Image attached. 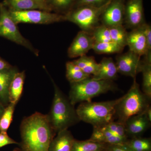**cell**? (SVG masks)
Segmentation results:
<instances>
[{"label":"cell","instance_id":"1","mask_svg":"<svg viewBox=\"0 0 151 151\" xmlns=\"http://www.w3.org/2000/svg\"><path fill=\"white\" fill-rule=\"evenodd\" d=\"M21 142L13 151H48L56 133L47 115L36 112L25 117L20 127Z\"/></svg>","mask_w":151,"mask_h":151},{"label":"cell","instance_id":"2","mask_svg":"<svg viewBox=\"0 0 151 151\" xmlns=\"http://www.w3.org/2000/svg\"><path fill=\"white\" fill-rule=\"evenodd\" d=\"M54 89V98L47 118L56 134L68 129L80 122L76 109L51 78Z\"/></svg>","mask_w":151,"mask_h":151},{"label":"cell","instance_id":"3","mask_svg":"<svg viewBox=\"0 0 151 151\" xmlns=\"http://www.w3.org/2000/svg\"><path fill=\"white\" fill-rule=\"evenodd\" d=\"M150 100L151 97L141 91L136 78H134L129 90L116 105L115 120L124 124L129 118L145 112L150 106Z\"/></svg>","mask_w":151,"mask_h":151},{"label":"cell","instance_id":"4","mask_svg":"<svg viewBox=\"0 0 151 151\" xmlns=\"http://www.w3.org/2000/svg\"><path fill=\"white\" fill-rule=\"evenodd\" d=\"M121 99L100 102L81 103L76 109L80 121L92 125L93 128H98L115 120V107Z\"/></svg>","mask_w":151,"mask_h":151},{"label":"cell","instance_id":"5","mask_svg":"<svg viewBox=\"0 0 151 151\" xmlns=\"http://www.w3.org/2000/svg\"><path fill=\"white\" fill-rule=\"evenodd\" d=\"M68 99L72 105L90 102L94 97L107 92L119 90L113 81L96 80L89 77L78 82L70 83Z\"/></svg>","mask_w":151,"mask_h":151},{"label":"cell","instance_id":"6","mask_svg":"<svg viewBox=\"0 0 151 151\" xmlns=\"http://www.w3.org/2000/svg\"><path fill=\"white\" fill-rule=\"evenodd\" d=\"M111 1L100 7L84 6L72 9L65 15L66 21L75 24L81 30L91 35L100 25L101 15Z\"/></svg>","mask_w":151,"mask_h":151},{"label":"cell","instance_id":"7","mask_svg":"<svg viewBox=\"0 0 151 151\" xmlns=\"http://www.w3.org/2000/svg\"><path fill=\"white\" fill-rule=\"evenodd\" d=\"M17 25L11 17L9 10L1 3L0 13V37L24 47L35 55L38 56V50L22 35Z\"/></svg>","mask_w":151,"mask_h":151},{"label":"cell","instance_id":"8","mask_svg":"<svg viewBox=\"0 0 151 151\" xmlns=\"http://www.w3.org/2000/svg\"><path fill=\"white\" fill-rule=\"evenodd\" d=\"M9 12L17 24L20 23L49 24L66 21L65 15L42 10L32 9L20 12L9 11Z\"/></svg>","mask_w":151,"mask_h":151},{"label":"cell","instance_id":"9","mask_svg":"<svg viewBox=\"0 0 151 151\" xmlns=\"http://www.w3.org/2000/svg\"><path fill=\"white\" fill-rule=\"evenodd\" d=\"M140 58L130 50L117 56L116 64L118 73L136 78L137 74L141 72L142 61Z\"/></svg>","mask_w":151,"mask_h":151},{"label":"cell","instance_id":"10","mask_svg":"<svg viewBox=\"0 0 151 151\" xmlns=\"http://www.w3.org/2000/svg\"><path fill=\"white\" fill-rule=\"evenodd\" d=\"M125 5L124 0H111L101 15L102 24L108 27L123 25Z\"/></svg>","mask_w":151,"mask_h":151},{"label":"cell","instance_id":"11","mask_svg":"<svg viewBox=\"0 0 151 151\" xmlns=\"http://www.w3.org/2000/svg\"><path fill=\"white\" fill-rule=\"evenodd\" d=\"M124 23L132 29L140 27L145 23L143 0H130L125 5Z\"/></svg>","mask_w":151,"mask_h":151},{"label":"cell","instance_id":"12","mask_svg":"<svg viewBox=\"0 0 151 151\" xmlns=\"http://www.w3.org/2000/svg\"><path fill=\"white\" fill-rule=\"evenodd\" d=\"M94 42L92 35L80 31L68 50V55L71 58L86 55L90 50L92 49Z\"/></svg>","mask_w":151,"mask_h":151},{"label":"cell","instance_id":"13","mask_svg":"<svg viewBox=\"0 0 151 151\" xmlns=\"http://www.w3.org/2000/svg\"><path fill=\"white\" fill-rule=\"evenodd\" d=\"M151 122L146 111L129 118L124 124L127 137L130 139L141 137L150 127Z\"/></svg>","mask_w":151,"mask_h":151},{"label":"cell","instance_id":"14","mask_svg":"<svg viewBox=\"0 0 151 151\" xmlns=\"http://www.w3.org/2000/svg\"><path fill=\"white\" fill-rule=\"evenodd\" d=\"M142 26L128 32L127 39L129 50L140 56L145 55L147 52V42Z\"/></svg>","mask_w":151,"mask_h":151},{"label":"cell","instance_id":"15","mask_svg":"<svg viewBox=\"0 0 151 151\" xmlns=\"http://www.w3.org/2000/svg\"><path fill=\"white\" fill-rule=\"evenodd\" d=\"M18 71L17 67L13 66L7 69L0 70V102L5 107L10 103V85L15 75Z\"/></svg>","mask_w":151,"mask_h":151},{"label":"cell","instance_id":"16","mask_svg":"<svg viewBox=\"0 0 151 151\" xmlns=\"http://www.w3.org/2000/svg\"><path fill=\"white\" fill-rule=\"evenodd\" d=\"M57 134L50 142L48 151H71L75 140L71 132L65 129Z\"/></svg>","mask_w":151,"mask_h":151},{"label":"cell","instance_id":"17","mask_svg":"<svg viewBox=\"0 0 151 151\" xmlns=\"http://www.w3.org/2000/svg\"><path fill=\"white\" fill-rule=\"evenodd\" d=\"M100 66L96 75L92 78L96 80H111L116 79L118 71L116 63L111 58H104L99 63Z\"/></svg>","mask_w":151,"mask_h":151},{"label":"cell","instance_id":"18","mask_svg":"<svg viewBox=\"0 0 151 151\" xmlns=\"http://www.w3.org/2000/svg\"><path fill=\"white\" fill-rule=\"evenodd\" d=\"M89 139L99 142L110 145L124 144L127 141L114 134L104 127L93 128L92 136Z\"/></svg>","mask_w":151,"mask_h":151},{"label":"cell","instance_id":"19","mask_svg":"<svg viewBox=\"0 0 151 151\" xmlns=\"http://www.w3.org/2000/svg\"><path fill=\"white\" fill-rule=\"evenodd\" d=\"M25 78V73L24 70L22 72L18 71L15 75L9 89V103L16 105L18 103L22 93Z\"/></svg>","mask_w":151,"mask_h":151},{"label":"cell","instance_id":"20","mask_svg":"<svg viewBox=\"0 0 151 151\" xmlns=\"http://www.w3.org/2000/svg\"><path fill=\"white\" fill-rule=\"evenodd\" d=\"M9 11L20 12L32 9L43 10L34 0H4L2 3Z\"/></svg>","mask_w":151,"mask_h":151},{"label":"cell","instance_id":"21","mask_svg":"<svg viewBox=\"0 0 151 151\" xmlns=\"http://www.w3.org/2000/svg\"><path fill=\"white\" fill-rule=\"evenodd\" d=\"M109 144L89 139L85 141L74 140L71 151H107Z\"/></svg>","mask_w":151,"mask_h":151},{"label":"cell","instance_id":"22","mask_svg":"<svg viewBox=\"0 0 151 151\" xmlns=\"http://www.w3.org/2000/svg\"><path fill=\"white\" fill-rule=\"evenodd\" d=\"M73 61L84 73L90 76L96 75L100 66L99 63L97 62L93 57L86 55L80 57Z\"/></svg>","mask_w":151,"mask_h":151},{"label":"cell","instance_id":"23","mask_svg":"<svg viewBox=\"0 0 151 151\" xmlns=\"http://www.w3.org/2000/svg\"><path fill=\"white\" fill-rule=\"evenodd\" d=\"M75 0H47V7L50 12L65 15L73 9Z\"/></svg>","mask_w":151,"mask_h":151},{"label":"cell","instance_id":"24","mask_svg":"<svg viewBox=\"0 0 151 151\" xmlns=\"http://www.w3.org/2000/svg\"><path fill=\"white\" fill-rule=\"evenodd\" d=\"M66 77L70 83L78 82L91 77L84 73L73 61H68L65 64Z\"/></svg>","mask_w":151,"mask_h":151},{"label":"cell","instance_id":"25","mask_svg":"<svg viewBox=\"0 0 151 151\" xmlns=\"http://www.w3.org/2000/svg\"><path fill=\"white\" fill-rule=\"evenodd\" d=\"M108 27L112 41L124 48L127 46L128 32L124 25H119Z\"/></svg>","mask_w":151,"mask_h":151},{"label":"cell","instance_id":"26","mask_svg":"<svg viewBox=\"0 0 151 151\" xmlns=\"http://www.w3.org/2000/svg\"><path fill=\"white\" fill-rule=\"evenodd\" d=\"M133 151H151V139L141 137L128 139L125 143Z\"/></svg>","mask_w":151,"mask_h":151},{"label":"cell","instance_id":"27","mask_svg":"<svg viewBox=\"0 0 151 151\" xmlns=\"http://www.w3.org/2000/svg\"><path fill=\"white\" fill-rule=\"evenodd\" d=\"M124 47L115 42H94L92 50L98 54H112L119 53L124 49Z\"/></svg>","mask_w":151,"mask_h":151},{"label":"cell","instance_id":"28","mask_svg":"<svg viewBox=\"0 0 151 151\" xmlns=\"http://www.w3.org/2000/svg\"><path fill=\"white\" fill-rule=\"evenodd\" d=\"M141 72L143 75L142 92L151 97V63L142 61Z\"/></svg>","mask_w":151,"mask_h":151},{"label":"cell","instance_id":"29","mask_svg":"<svg viewBox=\"0 0 151 151\" xmlns=\"http://www.w3.org/2000/svg\"><path fill=\"white\" fill-rule=\"evenodd\" d=\"M16 104L10 103L0 118V132H7L10 126Z\"/></svg>","mask_w":151,"mask_h":151},{"label":"cell","instance_id":"30","mask_svg":"<svg viewBox=\"0 0 151 151\" xmlns=\"http://www.w3.org/2000/svg\"><path fill=\"white\" fill-rule=\"evenodd\" d=\"M92 35L96 42H108L112 41L109 27L100 25L92 32Z\"/></svg>","mask_w":151,"mask_h":151},{"label":"cell","instance_id":"31","mask_svg":"<svg viewBox=\"0 0 151 151\" xmlns=\"http://www.w3.org/2000/svg\"><path fill=\"white\" fill-rule=\"evenodd\" d=\"M104 127L106 129L113 133V134L127 140L128 138L126 134L124 124L119 123L116 121H113L106 125Z\"/></svg>","mask_w":151,"mask_h":151},{"label":"cell","instance_id":"32","mask_svg":"<svg viewBox=\"0 0 151 151\" xmlns=\"http://www.w3.org/2000/svg\"><path fill=\"white\" fill-rule=\"evenodd\" d=\"M145 36L147 42V52L145 55L146 61L151 62V27L150 24L145 23L142 26Z\"/></svg>","mask_w":151,"mask_h":151},{"label":"cell","instance_id":"33","mask_svg":"<svg viewBox=\"0 0 151 151\" xmlns=\"http://www.w3.org/2000/svg\"><path fill=\"white\" fill-rule=\"evenodd\" d=\"M111 1V0H75L73 9L84 6H102Z\"/></svg>","mask_w":151,"mask_h":151},{"label":"cell","instance_id":"34","mask_svg":"<svg viewBox=\"0 0 151 151\" xmlns=\"http://www.w3.org/2000/svg\"><path fill=\"white\" fill-rule=\"evenodd\" d=\"M19 142L9 137L7 132H0V148L8 145H18Z\"/></svg>","mask_w":151,"mask_h":151},{"label":"cell","instance_id":"35","mask_svg":"<svg viewBox=\"0 0 151 151\" xmlns=\"http://www.w3.org/2000/svg\"><path fill=\"white\" fill-rule=\"evenodd\" d=\"M107 151H133L125 143L108 145Z\"/></svg>","mask_w":151,"mask_h":151},{"label":"cell","instance_id":"36","mask_svg":"<svg viewBox=\"0 0 151 151\" xmlns=\"http://www.w3.org/2000/svg\"><path fill=\"white\" fill-rule=\"evenodd\" d=\"M12 66V65H10L8 62L0 57V70L7 69Z\"/></svg>","mask_w":151,"mask_h":151},{"label":"cell","instance_id":"37","mask_svg":"<svg viewBox=\"0 0 151 151\" xmlns=\"http://www.w3.org/2000/svg\"><path fill=\"white\" fill-rule=\"evenodd\" d=\"M34 1L37 3L40 6V7L43 10L49 12L47 7V0H34Z\"/></svg>","mask_w":151,"mask_h":151},{"label":"cell","instance_id":"38","mask_svg":"<svg viewBox=\"0 0 151 151\" xmlns=\"http://www.w3.org/2000/svg\"><path fill=\"white\" fill-rule=\"evenodd\" d=\"M5 108V107L0 102V118H1V116L2 115L3 112L4 111Z\"/></svg>","mask_w":151,"mask_h":151},{"label":"cell","instance_id":"39","mask_svg":"<svg viewBox=\"0 0 151 151\" xmlns=\"http://www.w3.org/2000/svg\"><path fill=\"white\" fill-rule=\"evenodd\" d=\"M1 3H0V13H1Z\"/></svg>","mask_w":151,"mask_h":151}]
</instances>
